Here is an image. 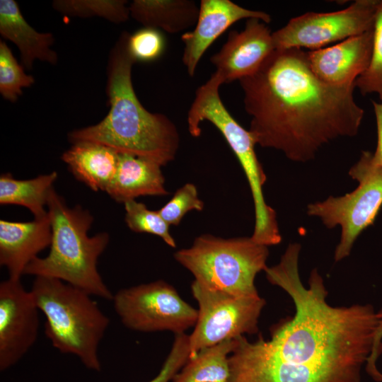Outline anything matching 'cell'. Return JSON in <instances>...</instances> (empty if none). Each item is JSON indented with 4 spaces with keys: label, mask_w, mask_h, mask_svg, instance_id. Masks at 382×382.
<instances>
[{
    "label": "cell",
    "mask_w": 382,
    "mask_h": 382,
    "mask_svg": "<svg viewBox=\"0 0 382 382\" xmlns=\"http://www.w3.org/2000/svg\"><path fill=\"white\" fill-rule=\"evenodd\" d=\"M301 245L290 243L268 282L291 299L294 314L271 328L270 338L235 339L228 382H361L371 353L376 311L371 304L333 306L317 269L308 286L299 270Z\"/></svg>",
    "instance_id": "1"
},
{
    "label": "cell",
    "mask_w": 382,
    "mask_h": 382,
    "mask_svg": "<svg viewBox=\"0 0 382 382\" xmlns=\"http://www.w3.org/2000/svg\"><path fill=\"white\" fill-rule=\"evenodd\" d=\"M238 81L256 144L295 162L313 159L335 139L357 135L364 117L354 98L355 85L320 79L302 49L275 50L255 74Z\"/></svg>",
    "instance_id": "2"
},
{
    "label": "cell",
    "mask_w": 382,
    "mask_h": 382,
    "mask_svg": "<svg viewBox=\"0 0 382 382\" xmlns=\"http://www.w3.org/2000/svg\"><path fill=\"white\" fill-rule=\"evenodd\" d=\"M124 32L112 49L108 65L107 93L110 110L98 124L69 134L71 143L89 141L119 154L145 158L161 166L174 160L180 146L175 124L165 115L152 113L140 103L132 82L135 63Z\"/></svg>",
    "instance_id": "3"
},
{
    "label": "cell",
    "mask_w": 382,
    "mask_h": 382,
    "mask_svg": "<svg viewBox=\"0 0 382 382\" xmlns=\"http://www.w3.org/2000/svg\"><path fill=\"white\" fill-rule=\"evenodd\" d=\"M47 207L52 228L50 252L44 257L33 260L24 274L59 279L93 296L112 301L114 294L97 268L98 258L109 243L108 233L89 236L93 221L91 214L79 205L69 207L54 189Z\"/></svg>",
    "instance_id": "4"
},
{
    "label": "cell",
    "mask_w": 382,
    "mask_h": 382,
    "mask_svg": "<svg viewBox=\"0 0 382 382\" xmlns=\"http://www.w3.org/2000/svg\"><path fill=\"white\" fill-rule=\"evenodd\" d=\"M30 291L45 315V335L52 346L77 357L86 368L100 371L98 348L110 320L93 296L46 277H35Z\"/></svg>",
    "instance_id": "5"
},
{
    "label": "cell",
    "mask_w": 382,
    "mask_h": 382,
    "mask_svg": "<svg viewBox=\"0 0 382 382\" xmlns=\"http://www.w3.org/2000/svg\"><path fill=\"white\" fill-rule=\"evenodd\" d=\"M224 80L216 71L195 92L187 113L190 134H201V122L207 120L221 133L234 153L247 178L254 204L255 224L251 238L267 246L282 241L277 214L264 197L263 186L267 176L255 153L256 141L251 132L243 127L224 105L219 88Z\"/></svg>",
    "instance_id": "6"
},
{
    "label": "cell",
    "mask_w": 382,
    "mask_h": 382,
    "mask_svg": "<svg viewBox=\"0 0 382 382\" xmlns=\"http://www.w3.org/2000/svg\"><path fill=\"white\" fill-rule=\"evenodd\" d=\"M268 246L250 237L223 238L211 234L197 236L192 245L174 253L201 286L235 296H260L255 277L267 268Z\"/></svg>",
    "instance_id": "7"
},
{
    "label": "cell",
    "mask_w": 382,
    "mask_h": 382,
    "mask_svg": "<svg viewBox=\"0 0 382 382\" xmlns=\"http://www.w3.org/2000/svg\"><path fill=\"white\" fill-rule=\"evenodd\" d=\"M349 175L359 183L354 190L340 197L330 196L307 207L308 214L320 218L328 228L341 226L340 240L334 254L335 262L349 255L354 243L364 229L374 224L382 207V166L374 162L372 153L362 151Z\"/></svg>",
    "instance_id": "8"
},
{
    "label": "cell",
    "mask_w": 382,
    "mask_h": 382,
    "mask_svg": "<svg viewBox=\"0 0 382 382\" xmlns=\"http://www.w3.org/2000/svg\"><path fill=\"white\" fill-rule=\"evenodd\" d=\"M191 291L199 308L194 330L189 335V359L206 347L258 332L259 318L266 303L260 296H235L209 289L195 281Z\"/></svg>",
    "instance_id": "9"
},
{
    "label": "cell",
    "mask_w": 382,
    "mask_h": 382,
    "mask_svg": "<svg viewBox=\"0 0 382 382\" xmlns=\"http://www.w3.org/2000/svg\"><path fill=\"white\" fill-rule=\"evenodd\" d=\"M112 301L121 323L137 332L185 333L197 318V310L163 280L121 289Z\"/></svg>",
    "instance_id": "10"
},
{
    "label": "cell",
    "mask_w": 382,
    "mask_h": 382,
    "mask_svg": "<svg viewBox=\"0 0 382 382\" xmlns=\"http://www.w3.org/2000/svg\"><path fill=\"white\" fill-rule=\"evenodd\" d=\"M378 2L357 0L342 10L294 17L272 33L275 49L316 50L372 30Z\"/></svg>",
    "instance_id": "11"
},
{
    "label": "cell",
    "mask_w": 382,
    "mask_h": 382,
    "mask_svg": "<svg viewBox=\"0 0 382 382\" xmlns=\"http://www.w3.org/2000/svg\"><path fill=\"white\" fill-rule=\"evenodd\" d=\"M39 308L21 279L0 283V369L18 362L37 340Z\"/></svg>",
    "instance_id": "12"
},
{
    "label": "cell",
    "mask_w": 382,
    "mask_h": 382,
    "mask_svg": "<svg viewBox=\"0 0 382 382\" xmlns=\"http://www.w3.org/2000/svg\"><path fill=\"white\" fill-rule=\"evenodd\" d=\"M267 23L248 18L243 30H231L221 50L210 57L224 83L255 74L276 50Z\"/></svg>",
    "instance_id": "13"
},
{
    "label": "cell",
    "mask_w": 382,
    "mask_h": 382,
    "mask_svg": "<svg viewBox=\"0 0 382 382\" xmlns=\"http://www.w3.org/2000/svg\"><path fill=\"white\" fill-rule=\"evenodd\" d=\"M199 6L195 28L181 35L184 44L182 61L191 77L206 50L234 23L252 18L265 23L272 21L267 13L243 8L230 0H202Z\"/></svg>",
    "instance_id": "14"
},
{
    "label": "cell",
    "mask_w": 382,
    "mask_h": 382,
    "mask_svg": "<svg viewBox=\"0 0 382 382\" xmlns=\"http://www.w3.org/2000/svg\"><path fill=\"white\" fill-rule=\"evenodd\" d=\"M373 30L333 45L307 52L310 66L324 82L334 86L355 83L370 63Z\"/></svg>",
    "instance_id": "15"
},
{
    "label": "cell",
    "mask_w": 382,
    "mask_h": 382,
    "mask_svg": "<svg viewBox=\"0 0 382 382\" xmlns=\"http://www.w3.org/2000/svg\"><path fill=\"white\" fill-rule=\"evenodd\" d=\"M52 228L48 215L32 221L0 220V265L8 278L21 279L27 266L50 246Z\"/></svg>",
    "instance_id": "16"
},
{
    "label": "cell",
    "mask_w": 382,
    "mask_h": 382,
    "mask_svg": "<svg viewBox=\"0 0 382 382\" xmlns=\"http://www.w3.org/2000/svg\"><path fill=\"white\" fill-rule=\"evenodd\" d=\"M161 167L145 158L119 154L116 173L105 192L121 203L142 196H166L169 192Z\"/></svg>",
    "instance_id": "17"
},
{
    "label": "cell",
    "mask_w": 382,
    "mask_h": 382,
    "mask_svg": "<svg viewBox=\"0 0 382 382\" xmlns=\"http://www.w3.org/2000/svg\"><path fill=\"white\" fill-rule=\"evenodd\" d=\"M0 33L18 47L24 68L31 69L35 59L57 64V53L50 48L54 43L53 35L33 28L16 1H0Z\"/></svg>",
    "instance_id": "18"
},
{
    "label": "cell",
    "mask_w": 382,
    "mask_h": 382,
    "mask_svg": "<svg viewBox=\"0 0 382 382\" xmlns=\"http://www.w3.org/2000/svg\"><path fill=\"white\" fill-rule=\"evenodd\" d=\"M62 156L75 178L95 192H106L117 170L119 153L93 141H81Z\"/></svg>",
    "instance_id": "19"
},
{
    "label": "cell",
    "mask_w": 382,
    "mask_h": 382,
    "mask_svg": "<svg viewBox=\"0 0 382 382\" xmlns=\"http://www.w3.org/2000/svg\"><path fill=\"white\" fill-rule=\"evenodd\" d=\"M129 8L144 27L175 34L195 26L199 6L190 0H134Z\"/></svg>",
    "instance_id": "20"
},
{
    "label": "cell",
    "mask_w": 382,
    "mask_h": 382,
    "mask_svg": "<svg viewBox=\"0 0 382 382\" xmlns=\"http://www.w3.org/2000/svg\"><path fill=\"white\" fill-rule=\"evenodd\" d=\"M57 178V172L28 180H18L10 173L0 176V204H16L30 210L35 219L47 216L48 199Z\"/></svg>",
    "instance_id": "21"
},
{
    "label": "cell",
    "mask_w": 382,
    "mask_h": 382,
    "mask_svg": "<svg viewBox=\"0 0 382 382\" xmlns=\"http://www.w3.org/2000/svg\"><path fill=\"white\" fill-rule=\"evenodd\" d=\"M234 346L235 339L201 349L187 360L172 382H228V359Z\"/></svg>",
    "instance_id": "22"
},
{
    "label": "cell",
    "mask_w": 382,
    "mask_h": 382,
    "mask_svg": "<svg viewBox=\"0 0 382 382\" xmlns=\"http://www.w3.org/2000/svg\"><path fill=\"white\" fill-rule=\"evenodd\" d=\"M126 4L123 0H58L53 2V8L70 16H99L120 23L130 16Z\"/></svg>",
    "instance_id": "23"
},
{
    "label": "cell",
    "mask_w": 382,
    "mask_h": 382,
    "mask_svg": "<svg viewBox=\"0 0 382 382\" xmlns=\"http://www.w3.org/2000/svg\"><path fill=\"white\" fill-rule=\"evenodd\" d=\"M124 204L125 221L131 231L158 236L170 247H176L175 241L170 233V226L158 210H150L145 204L136 200L128 201Z\"/></svg>",
    "instance_id": "24"
},
{
    "label": "cell",
    "mask_w": 382,
    "mask_h": 382,
    "mask_svg": "<svg viewBox=\"0 0 382 382\" xmlns=\"http://www.w3.org/2000/svg\"><path fill=\"white\" fill-rule=\"evenodd\" d=\"M354 85L364 96L377 94L382 103V0H379L376 11L370 63Z\"/></svg>",
    "instance_id": "25"
},
{
    "label": "cell",
    "mask_w": 382,
    "mask_h": 382,
    "mask_svg": "<svg viewBox=\"0 0 382 382\" xmlns=\"http://www.w3.org/2000/svg\"><path fill=\"white\" fill-rule=\"evenodd\" d=\"M23 68L8 45L0 41V93L5 99L15 102L22 95L23 88L34 83V78L26 74Z\"/></svg>",
    "instance_id": "26"
},
{
    "label": "cell",
    "mask_w": 382,
    "mask_h": 382,
    "mask_svg": "<svg viewBox=\"0 0 382 382\" xmlns=\"http://www.w3.org/2000/svg\"><path fill=\"white\" fill-rule=\"evenodd\" d=\"M127 48L135 62H150L163 54L166 40L161 30L144 27L128 35Z\"/></svg>",
    "instance_id": "27"
},
{
    "label": "cell",
    "mask_w": 382,
    "mask_h": 382,
    "mask_svg": "<svg viewBox=\"0 0 382 382\" xmlns=\"http://www.w3.org/2000/svg\"><path fill=\"white\" fill-rule=\"evenodd\" d=\"M203 209L204 202L198 197L196 185L188 183L178 189L158 212L169 226H178L188 212Z\"/></svg>",
    "instance_id": "28"
},
{
    "label": "cell",
    "mask_w": 382,
    "mask_h": 382,
    "mask_svg": "<svg viewBox=\"0 0 382 382\" xmlns=\"http://www.w3.org/2000/svg\"><path fill=\"white\" fill-rule=\"evenodd\" d=\"M189 356V335L185 333L175 335L159 373L149 382H170L187 361Z\"/></svg>",
    "instance_id": "29"
},
{
    "label": "cell",
    "mask_w": 382,
    "mask_h": 382,
    "mask_svg": "<svg viewBox=\"0 0 382 382\" xmlns=\"http://www.w3.org/2000/svg\"><path fill=\"white\" fill-rule=\"evenodd\" d=\"M376 325L374 331L371 353L365 366L366 373L377 382H382V373L376 366V361L382 354V308L376 311Z\"/></svg>",
    "instance_id": "30"
},
{
    "label": "cell",
    "mask_w": 382,
    "mask_h": 382,
    "mask_svg": "<svg viewBox=\"0 0 382 382\" xmlns=\"http://www.w3.org/2000/svg\"><path fill=\"white\" fill-rule=\"evenodd\" d=\"M376 122L377 145L373 158L376 163L382 166V103L372 101Z\"/></svg>",
    "instance_id": "31"
}]
</instances>
